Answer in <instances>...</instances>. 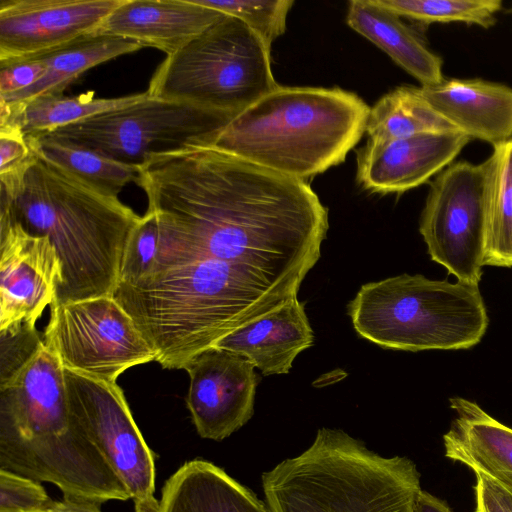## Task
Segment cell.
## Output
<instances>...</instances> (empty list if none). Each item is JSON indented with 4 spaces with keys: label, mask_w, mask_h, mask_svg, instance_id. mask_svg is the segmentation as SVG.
I'll list each match as a JSON object with an SVG mask.
<instances>
[{
    "label": "cell",
    "mask_w": 512,
    "mask_h": 512,
    "mask_svg": "<svg viewBox=\"0 0 512 512\" xmlns=\"http://www.w3.org/2000/svg\"><path fill=\"white\" fill-rule=\"evenodd\" d=\"M137 184L159 227L153 270L206 258L302 283L320 258L328 210L307 181L199 145L152 156Z\"/></svg>",
    "instance_id": "1"
},
{
    "label": "cell",
    "mask_w": 512,
    "mask_h": 512,
    "mask_svg": "<svg viewBox=\"0 0 512 512\" xmlns=\"http://www.w3.org/2000/svg\"><path fill=\"white\" fill-rule=\"evenodd\" d=\"M301 284L248 266L194 259L119 283L116 301L165 369H182L238 327L297 298Z\"/></svg>",
    "instance_id": "2"
},
{
    "label": "cell",
    "mask_w": 512,
    "mask_h": 512,
    "mask_svg": "<svg viewBox=\"0 0 512 512\" xmlns=\"http://www.w3.org/2000/svg\"><path fill=\"white\" fill-rule=\"evenodd\" d=\"M31 150L22 167L0 174V218L53 245L61 282L50 308L113 295L127 242L142 217Z\"/></svg>",
    "instance_id": "3"
},
{
    "label": "cell",
    "mask_w": 512,
    "mask_h": 512,
    "mask_svg": "<svg viewBox=\"0 0 512 512\" xmlns=\"http://www.w3.org/2000/svg\"><path fill=\"white\" fill-rule=\"evenodd\" d=\"M0 469L104 503L130 495L75 420L64 366L42 341L0 380Z\"/></svg>",
    "instance_id": "4"
},
{
    "label": "cell",
    "mask_w": 512,
    "mask_h": 512,
    "mask_svg": "<svg viewBox=\"0 0 512 512\" xmlns=\"http://www.w3.org/2000/svg\"><path fill=\"white\" fill-rule=\"evenodd\" d=\"M369 112L340 88L279 85L236 114L213 146L306 181L345 160L366 131Z\"/></svg>",
    "instance_id": "5"
},
{
    "label": "cell",
    "mask_w": 512,
    "mask_h": 512,
    "mask_svg": "<svg viewBox=\"0 0 512 512\" xmlns=\"http://www.w3.org/2000/svg\"><path fill=\"white\" fill-rule=\"evenodd\" d=\"M271 512H415L420 473L341 429L320 428L300 455L262 474Z\"/></svg>",
    "instance_id": "6"
},
{
    "label": "cell",
    "mask_w": 512,
    "mask_h": 512,
    "mask_svg": "<svg viewBox=\"0 0 512 512\" xmlns=\"http://www.w3.org/2000/svg\"><path fill=\"white\" fill-rule=\"evenodd\" d=\"M355 331L384 349L462 350L489 317L479 285L401 274L361 286L347 306Z\"/></svg>",
    "instance_id": "7"
},
{
    "label": "cell",
    "mask_w": 512,
    "mask_h": 512,
    "mask_svg": "<svg viewBox=\"0 0 512 512\" xmlns=\"http://www.w3.org/2000/svg\"><path fill=\"white\" fill-rule=\"evenodd\" d=\"M279 85L270 49L240 19L224 15L153 74L151 97L238 114Z\"/></svg>",
    "instance_id": "8"
},
{
    "label": "cell",
    "mask_w": 512,
    "mask_h": 512,
    "mask_svg": "<svg viewBox=\"0 0 512 512\" xmlns=\"http://www.w3.org/2000/svg\"><path fill=\"white\" fill-rule=\"evenodd\" d=\"M235 115L147 92L133 104L39 135L141 166L154 155L213 145Z\"/></svg>",
    "instance_id": "9"
},
{
    "label": "cell",
    "mask_w": 512,
    "mask_h": 512,
    "mask_svg": "<svg viewBox=\"0 0 512 512\" xmlns=\"http://www.w3.org/2000/svg\"><path fill=\"white\" fill-rule=\"evenodd\" d=\"M43 341L64 368L108 382H116L131 367L157 359L156 351L113 295L50 308Z\"/></svg>",
    "instance_id": "10"
},
{
    "label": "cell",
    "mask_w": 512,
    "mask_h": 512,
    "mask_svg": "<svg viewBox=\"0 0 512 512\" xmlns=\"http://www.w3.org/2000/svg\"><path fill=\"white\" fill-rule=\"evenodd\" d=\"M487 177V159L450 164L431 182L419 223L431 259L471 285L484 267Z\"/></svg>",
    "instance_id": "11"
},
{
    "label": "cell",
    "mask_w": 512,
    "mask_h": 512,
    "mask_svg": "<svg viewBox=\"0 0 512 512\" xmlns=\"http://www.w3.org/2000/svg\"><path fill=\"white\" fill-rule=\"evenodd\" d=\"M70 410L83 432L122 482L134 512H158L155 454L141 434L122 389L64 368Z\"/></svg>",
    "instance_id": "12"
},
{
    "label": "cell",
    "mask_w": 512,
    "mask_h": 512,
    "mask_svg": "<svg viewBox=\"0 0 512 512\" xmlns=\"http://www.w3.org/2000/svg\"><path fill=\"white\" fill-rule=\"evenodd\" d=\"M182 369L189 375L186 404L200 437L224 440L251 419L261 378L246 357L211 346Z\"/></svg>",
    "instance_id": "13"
},
{
    "label": "cell",
    "mask_w": 512,
    "mask_h": 512,
    "mask_svg": "<svg viewBox=\"0 0 512 512\" xmlns=\"http://www.w3.org/2000/svg\"><path fill=\"white\" fill-rule=\"evenodd\" d=\"M122 0H2L0 64L45 56L93 34Z\"/></svg>",
    "instance_id": "14"
},
{
    "label": "cell",
    "mask_w": 512,
    "mask_h": 512,
    "mask_svg": "<svg viewBox=\"0 0 512 512\" xmlns=\"http://www.w3.org/2000/svg\"><path fill=\"white\" fill-rule=\"evenodd\" d=\"M60 282L61 264L48 238L0 218V332L35 326Z\"/></svg>",
    "instance_id": "15"
},
{
    "label": "cell",
    "mask_w": 512,
    "mask_h": 512,
    "mask_svg": "<svg viewBox=\"0 0 512 512\" xmlns=\"http://www.w3.org/2000/svg\"><path fill=\"white\" fill-rule=\"evenodd\" d=\"M470 140L456 130L367 142L357 153V182L373 193L405 192L448 167Z\"/></svg>",
    "instance_id": "16"
},
{
    "label": "cell",
    "mask_w": 512,
    "mask_h": 512,
    "mask_svg": "<svg viewBox=\"0 0 512 512\" xmlns=\"http://www.w3.org/2000/svg\"><path fill=\"white\" fill-rule=\"evenodd\" d=\"M224 15L192 0H122L93 34L132 40L169 56Z\"/></svg>",
    "instance_id": "17"
},
{
    "label": "cell",
    "mask_w": 512,
    "mask_h": 512,
    "mask_svg": "<svg viewBox=\"0 0 512 512\" xmlns=\"http://www.w3.org/2000/svg\"><path fill=\"white\" fill-rule=\"evenodd\" d=\"M420 89L431 106L469 138L492 147L512 138V87L479 78H444Z\"/></svg>",
    "instance_id": "18"
},
{
    "label": "cell",
    "mask_w": 512,
    "mask_h": 512,
    "mask_svg": "<svg viewBox=\"0 0 512 512\" xmlns=\"http://www.w3.org/2000/svg\"><path fill=\"white\" fill-rule=\"evenodd\" d=\"M304 305L298 298L290 299L213 346L246 357L264 376L287 374L295 358L314 343Z\"/></svg>",
    "instance_id": "19"
},
{
    "label": "cell",
    "mask_w": 512,
    "mask_h": 512,
    "mask_svg": "<svg viewBox=\"0 0 512 512\" xmlns=\"http://www.w3.org/2000/svg\"><path fill=\"white\" fill-rule=\"evenodd\" d=\"M449 402L455 417L443 435L445 457L512 493V428L474 401L453 397Z\"/></svg>",
    "instance_id": "20"
},
{
    "label": "cell",
    "mask_w": 512,
    "mask_h": 512,
    "mask_svg": "<svg viewBox=\"0 0 512 512\" xmlns=\"http://www.w3.org/2000/svg\"><path fill=\"white\" fill-rule=\"evenodd\" d=\"M158 512H271L267 503L203 459L181 465L164 483Z\"/></svg>",
    "instance_id": "21"
},
{
    "label": "cell",
    "mask_w": 512,
    "mask_h": 512,
    "mask_svg": "<svg viewBox=\"0 0 512 512\" xmlns=\"http://www.w3.org/2000/svg\"><path fill=\"white\" fill-rule=\"evenodd\" d=\"M346 21L353 30L378 46L416 78L421 86L443 81L442 58L399 15L378 0L350 1Z\"/></svg>",
    "instance_id": "22"
},
{
    "label": "cell",
    "mask_w": 512,
    "mask_h": 512,
    "mask_svg": "<svg viewBox=\"0 0 512 512\" xmlns=\"http://www.w3.org/2000/svg\"><path fill=\"white\" fill-rule=\"evenodd\" d=\"M143 46L116 36L90 34L42 58L44 75L31 87L0 96L7 104L29 101L42 95L63 94L68 85L88 69L118 56L135 52Z\"/></svg>",
    "instance_id": "23"
},
{
    "label": "cell",
    "mask_w": 512,
    "mask_h": 512,
    "mask_svg": "<svg viewBox=\"0 0 512 512\" xmlns=\"http://www.w3.org/2000/svg\"><path fill=\"white\" fill-rule=\"evenodd\" d=\"M93 93L76 97L42 95L29 101L7 104L0 100V127L19 128L25 138L52 132L86 118L133 104L147 91L116 98H93Z\"/></svg>",
    "instance_id": "24"
},
{
    "label": "cell",
    "mask_w": 512,
    "mask_h": 512,
    "mask_svg": "<svg viewBox=\"0 0 512 512\" xmlns=\"http://www.w3.org/2000/svg\"><path fill=\"white\" fill-rule=\"evenodd\" d=\"M456 130L424 98L420 87L402 85L370 108L365 132L368 143L382 144L421 133Z\"/></svg>",
    "instance_id": "25"
},
{
    "label": "cell",
    "mask_w": 512,
    "mask_h": 512,
    "mask_svg": "<svg viewBox=\"0 0 512 512\" xmlns=\"http://www.w3.org/2000/svg\"><path fill=\"white\" fill-rule=\"evenodd\" d=\"M26 140L39 156L106 197L119 198L125 185L138 181L140 166L121 163L43 135L26 137Z\"/></svg>",
    "instance_id": "26"
},
{
    "label": "cell",
    "mask_w": 512,
    "mask_h": 512,
    "mask_svg": "<svg viewBox=\"0 0 512 512\" xmlns=\"http://www.w3.org/2000/svg\"><path fill=\"white\" fill-rule=\"evenodd\" d=\"M488 160L484 266H512V138Z\"/></svg>",
    "instance_id": "27"
},
{
    "label": "cell",
    "mask_w": 512,
    "mask_h": 512,
    "mask_svg": "<svg viewBox=\"0 0 512 512\" xmlns=\"http://www.w3.org/2000/svg\"><path fill=\"white\" fill-rule=\"evenodd\" d=\"M400 17L426 24L463 22L490 28L502 9L501 0H378Z\"/></svg>",
    "instance_id": "28"
},
{
    "label": "cell",
    "mask_w": 512,
    "mask_h": 512,
    "mask_svg": "<svg viewBox=\"0 0 512 512\" xmlns=\"http://www.w3.org/2000/svg\"><path fill=\"white\" fill-rule=\"evenodd\" d=\"M243 21L268 49L286 30V20L293 0H192Z\"/></svg>",
    "instance_id": "29"
},
{
    "label": "cell",
    "mask_w": 512,
    "mask_h": 512,
    "mask_svg": "<svg viewBox=\"0 0 512 512\" xmlns=\"http://www.w3.org/2000/svg\"><path fill=\"white\" fill-rule=\"evenodd\" d=\"M159 245L157 218L153 212L147 210L127 242L119 283H132L149 274L155 267Z\"/></svg>",
    "instance_id": "30"
},
{
    "label": "cell",
    "mask_w": 512,
    "mask_h": 512,
    "mask_svg": "<svg viewBox=\"0 0 512 512\" xmlns=\"http://www.w3.org/2000/svg\"><path fill=\"white\" fill-rule=\"evenodd\" d=\"M53 502L40 482L0 469V512H47Z\"/></svg>",
    "instance_id": "31"
},
{
    "label": "cell",
    "mask_w": 512,
    "mask_h": 512,
    "mask_svg": "<svg viewBox=\"0 0 512 512\" xmlns=\"http://www.w3.org/2000/svg\"><path fill=\"white\" fill-rule=\"evenodd\" d=\"M0 96L23 91L44 75L46 65L42 58L0 64Z\"/></svg>",
    "instance_id": "32"
},
{
    "label": "cell",
    "mask_w": 512,
    "mask_h": 512,
    "mask_svg": "<svg viewBox=\"0 0 512 512\" xmlns=\"http://www.w3.org/2000/svg\"><path fill=\"white\" fill-rule=\"evenodd\" d=\"M31 155L32 150L20 129L0 127V174L20 168Z\"/></svg>",
    "instance_id": "33"
},
{
    "label": "cell",
    "mask_w": 512,
    "mask_h": 512,
    "mask_svg": "<svg viewBox=\"0 0 512 512\" xmlns=\"http://www.w3.org/2000/svg\"><path fill=\"white\" fill-rule=\"evenodd\" d=\"M475 476V512H508L499 498L495 483L481 474Z\"/></svg>",
    "instance_id": "34"
},
{
    "label": "cell",
    "mask_w": 512,
    "mask_h": 512,
    "mask_svg": "<svg viewBox=\"0 0 512 512\" xmlns=\"http://www.w3.org/2000/svg\"><path fill=\"white\" fill-rule=\"evenodd\" d=\"M101 504L91 499L63 495L61 500H54L47 512H102Z\"/></svg>",
    "instance_id": "35"
},
{
    "label": "cell",
    "mask_w": 512,
    "mask_h": 512,
    "mask_svg": "<svg viewBox=\"0 0 512 512\" xmlns=\"http://www.w3.org/2000/svg\"><path fill=\"white\" fill-rule=\"evenodd\" d=\"M415 512H453L442 499L422 490L415 502Z\"/></svg>",
    "instance_id": "36"
},
{
    "label": "cell",
    "mask_w": 512,
    "mask_h": 512,
    "mask_svg": "<svg viewBox=\"0 0 512 512\" xmlns=\"http://www.w3.org/2000/svg\"><path fill=\"white\" fill-rule=\"evenodd\" d=\"M495 486L502 504L508 512H512V493L500 487L496 483Z\"/></svg>",
    "instance_id": "37"
},
{
    "label": "cell",
    "mask_w": 512,
    "mask_h": 512,
    "mask_svg": "<svg viewBox=\"0 0 512 512\" xmlns=\"http://www.w3.org/2000/svg\"><path fill=\"white\" fill-rule=\"evenodd\" d=\"M507 13L509 14H512V6H510L507 10H506Z\"/></svg>",
    "instance_id": "38"
}]
</instances>
